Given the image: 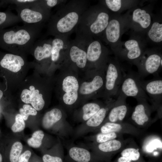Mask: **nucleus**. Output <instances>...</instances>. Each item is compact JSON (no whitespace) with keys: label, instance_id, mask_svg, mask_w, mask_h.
Segmentation results:
<instances>
[{"label":"nucleus","instance_id":"nucleus-19","mask_svg":"<svg viewBox=\"0 0 162 162\" xmlns=\"http://www.w3.org/2000/svg\"><path fill=\"white\" fill-rule=\"evenodd\" d=\"M127 98L121 94L117 95L116 102L108 115V119L110 122L116 123L122 121L125 118L128 110L125 102Z\"/></svg>","mask_w":162,"mask_h":162},{"label":"nucleus","instance_id":"nucleus-10","mask_svg":"<svg viewBox=\"0 0 162 162\" xmlns=\"http://www.w3.org/2000/svg\"><path fill=\"white\" fill-rule=\"evenodd\" d=\"M140 79L137 72L129 70L124 75L116 96L118 94H121L127 97H132L136 100L140 99H148L141 86Z\"/></svg>","mask_w":162,"mask_h":162},{"label":"nucleus","instance_id":"nucleus-7","mask_svg":"<svg viewBox=\"0 0 162 162\" xmlns=\"http://www.w3.org/2000/svg\"><path fill=\"white\" fill-rule=\"evenodd\" d=\"M80 14L72 10L61 14L58 11L51 18L48 25V33L55 36H62L73 30L78 23Z\"/></svg>","mask_w":162,"mask_h":162},{"label":"nucleus","instance_id":"nucleus-1","mask_svg":"<svg viewBox=\"0 0 162 162\" xmlns=\"http://www.w3.org/2000/svg\"><path fill=\"white\" fill-rule=\"evenodd\" d=\"M43 25L15 26L3 32V45L14 54L21 56L31 52Z\"/></svg>","mask_w":162,"mask_h":162},{"label":"nucleus","instance_id":"nucleus-5","mask_svg":"<svg viewBox=\"0 0 162 162\" xmlns=\"http://www.w3.org/2000/svg\"><path fill=\"white\" fill-rule=\"evenodd\" d=\"M105 70L104 95L110 100L111 97H116L125 73L120 62L115 56L109 57Z\"/></svg>","mask_w":162,"mask_h":162},{"label":"nucleus","instance_id":"nucleus-23","mask_svg":"<svg viewBox=\"0 0 162 162\" xmlns=\"http://www.w3.org/2000/svg\"><path fill=\"white\" fill-rule=\"evenodd\" d=\"M69 55L71 60L79 68H83L87 61L86 52L79 46L73 45L70 47Z\"/></svg>","mask_w":162,"mask_h":162},{"label":"nucleus","instance_id":"nucleus-28","mask_svg":"<svg viewBox=\"0 0 162 162\" xmlns=\"http://www.w3.org/2000/svg\"><path fill=\"white\" fill-rule=\"evenodd\" d=\"M122 146L121 142L119 140L113 139L106 142L99 143L98 149L104 152H109L118 150Z\"/></svg>","mask_w":162,"mask_h":162},{"label":"nucleus","instance_id":"nucleus-11","mask_svg":"<svg viewBox=\"0 0 162 162\" xmlns=\"http://www.w3.org/2000/svg\"><path fill=\"white\" fill-rule=\"evenodd\" d=\"M87 60L92 63L98 70L106 67L109 52L99 39L92 40L87 46Z\"/></svg>","mask_w":162,"mask_h":162},{"label":"nucleus","instance_id":"nucleus-32","mask_svg":"<svg viewBox=\"0 0 162 162\" xmlns=\"http://www.w3.org/2000/svg\"><path fill=\"white\" fill-rule=\"evenodd\" d=\"M122 129L120 124L114 122H107L103 125L100 129V132L103 134L119 131Z\"/></svg>","mask_w":162,"mask_h":162},{"label":"nucleus","instance_id":"nucleus-30","mask_svg":"<svg viewBox=\"0 0 162 162\" xmlns=\"http://www.w3.org/2000/svg\"><path fill=\"white\" fill-rule=\"evenodd\" d=\"M44 134L41 130L35 131L32 134V137L27 140L28 145L34 148L39 147L42 143V141Z\"/></svg>","mask_w":162,"mask_h":162},{"label":"nucleus","instance_id":"nucleus-31","mask_svg":"<svg viewBox=\"0 0 162 162\" xmlns=\"http://www.w3.org/2000/svg\"><path fill=\"white\" fill-rule=\"evenodd\" d=\"M22 150V145L19 142H16L12 145L10 154V162H17Z\"/></svg>","mask_w":162,"mask_h":162},{"label":"nucleus","instance_id":"nucleus-2","mask_svg":"<svg viewBox=\"0 0 162 162\" xmlns=\"http://www.w3.org/2000/svg\"><path fill=\"white\" fill-rule=\"evenodd\" d=\"M143 0L140 4L128 10L125 13L128 22L130 32L145 36L150 27L154 14V1Z\"/></svg>","mask_w":162,"mask_h":162},{"label":"nucleus","instance_id":"nucleus-34","mask_svg":"<svg viewBox=\"0 0 162 162\" xmlns=\"http://www.w3.org/2000/svg\"><path fill=\"white\" fill-rule=\"evenodd\" d=\"M20 114L25 120H27L29 116H36L37 112L33 107L28 104H24L22 108H21L19 110Z\"/></svg>","mask_w":162,"mask_h":162},{"label":"nucleus","instance_id":"nucleus-16","mask_svg":"<svg viewBox=\"0 0 162 162\" xmlns=\"http://www.w3.org/2000/svg\"><path fill=\"white\" fill-rule=\"evenodd\" d=\"M105 68L98 70L91 81L84 82L81 84L79 90L80 94L85 95L94 93L101 91L104 88L105 76L104 71Z\"/></svg>","mask_w":162,"mask_h":162},{"label":"nucleus","instance_id":"nucleus-29","mask_svg":"<svg viewBox=\"0 0 162 162\" xmlns=\"http://www.w3.org/2000/svg\"><path fill=\"white\" fill-rule=\"evenodd\" d=\"M20 22L18 16L14 13L0 12V26L13 25Z\"/></svg>","mask_w":162,"mask_h":162},{"label":"nucleus","instance_id":"nucleus-37","mask_svg":"<svg viewBox=\"0 0 162 162\" xmlns=\"http://www.w3.org/2000/svg\"><path fill=\"white\" fill-rule=\"evenodd\" d=\"M59 2V1L57 0H39L41 5L50 10L51 8L57 5Z\"/></svg>","mask_w":162,"mask_h":162},{"label":"nucleus","instance_id":"nucleus-14","mask_svg":"<svg viewBox=\"0 0 162 162\" xmlns=\"http://www.w3.org/2000/svg\"><path fill=\"white\" fill-rule=\"evenodd\" d=\"M145 38L147 44L154 47H161L162 43V14H154L151 24L146 32Z\"/></svg>","mask_w":162,"mask_h":162},{"label":"nucleus","instance_id":"nucleus-3","mask_svg":"<svg viewBox=\"0 0 162 162\" xmlns=\"http://www.w3.org/2000/svg\"><path fill=\"white\" fill-rule=\"evenodd\" d=\"M128 40L122 41L113 52L118 60L126 61L136 65L143 53L147 48L145 37L129 32Z\"/></svg>","mask_w":162,"mask_h":162},{"label":"nucleus","instance_id":"nucleus-4","mask_svg":"<svg viewBox=\"0 0 162 162\" xmlns=\"http://www.w3.org/2000/svg\"><path fill=\"white\" fill-rule=\"evenodd\" d=\"M111 13L108 25L101 37L113 52L121 42L123 34L129 30V27L125 13L122 14Z\"/></svg>","mask_w":162,"mask_h":162},{"label":"nucleus","instance_id":"nucleus-22","mask_svg":"<svg viewBox=\"0 0 162 162\" xmlns=\"http://www.w3.org/2000/svg\"><path fill=\"white\" fill-rule=\"evenodd\" d=\"M147 100L144 99L137 100L138 104L131 115L132 120L140 125H143L149 120V110Z\"/></svg>","mask_w":162,"mask_h":162},{"label":"nucleus","instance_id":"nucleus-18","mask_svg":"<svg viewBox=\"0 0 162 162\" xmlns=\"http://www.w3.org/2000/svg\"><path fill=\"white\" fill-rule=\"evenodd\" d=\"M52 40H39L35 42L31 52L38 62H42L51 59Z\"/></svg>","mask_w":162,"mask_h":162},{"label":"nucleus","instance_id":"nucleus-36","mask_svg":"<svg viewBox=\"0 0 162 162\" xmlns=\"http://www.w3.org/2000/svg\"><path fill=\"white\" fill-rule=\"evenodd\" d=\"M117 136V134L115 132L105 134L100 133L95 136V140L99 144L115 139Z\"/></svg>","mask_w":162,"mask_h":162},{"label":"nucleus","instance_id":"nucleus-15","mask_svg":"<svg viewBox=\"0 0 162 162\" xmlns=\"http://www.w3.org/2000/svg\"><path fill=\"white\" fill-rule=\"evenodd\" d=\"M62 88L65 92L63 96L64 102L68 105L74 104L78 98L79 86L76 78L72 76H66L63 80Z\"/></svg>","mask_w":162,"mask_h":162},{"label":"nucleus","instance_id":"nucleus-27","mask_svg":"<svg viewBox=\"0 0 162 162\" xmlns=\"http://www.w3.org/2000/svg\"><path fill=\"white\" fill-rule=\"evenodd\" d=\"M101 108L100 104L95 102L90 103L84 105L82 107V120L84 123L88 120Z\"/></svg>","mask_w":162,"mask_h":162},{"label":"nucleus","instance_id":"nucleus-33","mask_svg":"<svg viewBox=\"0 0 162 162\" xmlns=\"http://www.w3.org/2000/svg\"><path fill=\"white\" fill-rule=\"evenodd\" d=\"M121 154L122 156L126 157L131 161L137 160L140 156L139 151L134 148H128L124 149Z\"/></svg>","mask_w":162,"mask_h":162},{"label":"nucleus","instance_id":"nucleus-6","mask_svg":"<svg viewBox=\"0 0 162 162\" xmlns=\"http://www.w3.org/2000/svg\"><path fill=\"white\" fill-rule=\"evenodd\" d=\"M161 47H153L145 50L136 66L138 73L142 79L153 74L156 75L162 68Z\"/></svg>","mask_w":162,"mask_h":162},{"label":"nucleus","instance_id":"nucleus-8","mask_svg":"<svg viewBox=\"0 0 162 162\" xmlns=\"http://www.w3.org/2000/svg\"><path fill=\"white\" fill-rule=\"evenodd\" d=\"M20 22L26 25H43L50 17V10L42 6L39 0L26 6H16Z\"/></svg>","mask_w":162,"mask_h":162},{"label":"nucleus","instance_id":"nucleus-17","mask_svg":"<svg viewBox=\"0 0 162 162\" xmlns=\"http://www.w3.org/2000/svg\"><path fill=\"white\" fill-rule=\"evenodd\" d=\"M20 98L22 102L26 104H31L34 108L38 111L42 110L45 105L42 94L33 86L29 87V89H23Z\"/></svg>","mask_w":162,"mask_h":162},{"label":"nucleus","instance_id":"nucleus-35","mask_svg":"<svg viewBox=\"0 0 162 162\" xmlns=\"http://www.w3.org/2000/svg\"><path fill=\"white\" fill-rule=\"evenodd\" d=\"M15 120V122L11 127L13 132L16 133L23 130L25 127V124L24 120L20 114H17L16 115Z\"/></svg>","mask_w":162,"mask_h":162},{"label":"nucleus","instance_id":"nucleus-20","mask_svg":"<svg viewBox=\"0 0 162 162\" xmlns=\"http://www.w3.org/2000/svg\"><path fill=\"white\" fill-rule=\"evenodd\" d=\"M143 0H105L101 1L111 13L121 14L140 4Z\"/></svg>","mask_w":162,"mask_h":162},{"label":"nucleus","instance_id":"nucleus-13","mask_svg":"<svg viewBox=\"0 0 162 162\" xmlns=\"http://www.w3.org/2000/svg\"><path fill=\"white\" fill-rule=\"evenodd\" d=\"M141 86L150 99L155 106L160 104L162 98V79L158 77L152 79L140 80Z\"/></svg>","mask_w":162,"mask_h":162},{"label":"nucleus","instance_id":"nucleus-12","mask_svg":"<svg viewBox=\"0 0 162 162\" xmlns=\"http://www.w3.org/2000/svg\"><path fill=\"white\" fill-rule=\"evenodd\" d=\"M116 100L111 99L107 106L101 107L99 110L88 120L83 123L75 129L74 136L79 137L98 127L105 119L108 110L114 105Z\"/></svg>","mask_w":162,"mask_h":162},{"label":"nucleus","instance_id":"nucleus-24","mask_svg":"<svg viewBox=\"0 0 162 162\" xmlns=\"http://www.w3.org/2000/svg\"><path fill=\"white\" fill-rule=\"evenodd\" d=\"M68 154L70 157L76 162H90L91 160V152L83 147H71L68 150Z\"/></svg>","mask_w":162,"mask_h":162},{"label":"nucleus","instance_id":"nucleus-41","mask_svg":"<svg viewBox=\"0 0 162 162\" xmlns=\"http://www.w3.org/2000/svg\"><path fill=\"white\" fill-rule=\"evenodd\" d=\"M118 162H131V161L126 157L122 156L118 159Z\"/></svg>","mask_w":162,"mask_h":162},{"label":"nucleus","instance_id":"nucleus-25","mask_svg":"<svg viewBox=\"0 0 162 162\" xmlns=\"http://www.w3.org/2000/svg\"><path fill=\"white\" fill-rule=\"evenodd\" d=\"M62 117V112L60 109H53L44 115L42 120V126L45 129H50L61 120Z\"/></svg>","mask_w":162,"mask_h":162},{"label":"nucleus","instance_id":"nucleus-9","mask_svg":"<svg viewBox=\"0 0 162 162\" xmlns=\"http://www.w3.org/2000/svg\"><path fill=\"white\" fill-rule=\"evenodd\" d=\"M90 13L88 25L89 32L92 36L101 37L108 25L111 13L100 3L93 7Z\"/></svg>","mask_w":162,"mask_h":162},{"label":"nucleus","instance_id":"nucleus-43","mask_svg":"<svg viewBox=\"0 0 162 162\" xmlns=\"http://www.w3.org/2000/svg\"><path fill=\"white\" fill-rule=\"evenodd\" d=\"M2 156L1 154L0 153V162H2Z\"/></svg>","mask_w":162,"mask_h":162},{"label":"nucleus","instance_id":"nucleus-42","mask_svg":"<svg viewBox=\"0 0 162 162\" xmlns=\"http://www.w3.org/2000/svg\"><path fill=\"white\" fill-rule=\"evenodd\" d=\"M3 95V93L0 90V100L2 98Z\"/></svg>","mask_w":162,"mask_h":162},{"label":"nucleus","instance_id":"nucleus-40","mask_svg":"<svg viewBox=\"0 0 162 162\" xmlns=\"http://www.w3.org/2000/svg\"><path fill=\"white\" fill-rule=\"evenodd\" d=\"M31 155L30 151L26 150L20 156L17 162H28L29 159Z\"/></svg>","mask_w":162,"mask_h":162},{"label":"nucleus","instance_id":"nucleus-21","mask_svg":"<svg viewBox=\"0 0 162 162\" xmlns=\"http://www.w3.org/2000/svg\"><path fill=\"white\" fill-rule=\"evenodd\" d=\"M1 66L10 71L17 73L26 65L24 58L21 56L12 53L6 54L0 62Z\"/></svg>","mask_w":162,"mask_h":162},{"label":"nucleus","instance_id":"nucleus-39","mask_svg":"<svg viewBox=\"0 0 162 162\" xmlns=\"http://www.w3.org/2000/svg\"><path fill=\"white\" fill-rule=\"evenodd\" d=\"M42 160L43 162H63L61 158L57 156H52L49 154L44 155Z\"/></svg>","mask_w":162,"mask_h":162},{"label":"nucleus","instance_id":"nucleus-26","mask_svg":"<svg viewBox=\"0 0 162 162\" xmlns=\"http://www.w3.org/2000/svg\"><path fill=\"white\" fill-rule=\"evenodd\" d=\"M52 50L51 59L53 62L59 59L60 53L64 50L65 45L62 36H57L52 41Z\"/></svg>","mask_w":162,"mask_h":162},{"label":"nucleus","instance_id":"nucleus-38","mask_svg":"<svg viewBox=\"0 0 162 162\" xmlns=\"http://www.w3.org/2000/svg\"><path fill=\"white\" fill-rule=\"evenodd\" d=\"M36 0H14L9 1L11 4H15L16 6H22L31 4L36 1Z\"/></svg>","mask_w":162,"mask_h":162}]
</instances>
